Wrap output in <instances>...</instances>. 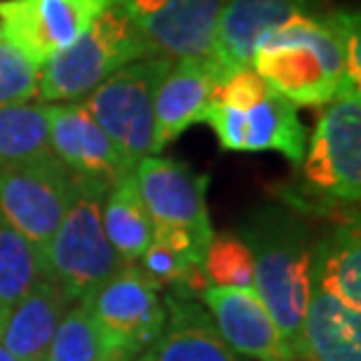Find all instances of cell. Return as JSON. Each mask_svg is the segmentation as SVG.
<instances>
[{
  "instance_id": "obj_6",
  "label": "cell",
  "mask_w": 361,
  "mask_h": 361,
  "mask_svg": "<svg viewBox=\"0 0 361 361\" xmlns=\"http://www.w3.org/2000/svg\"><path fill=\"white\" fill-rule=\"evenodd\" d=\"M160 288L129 263L85 300L97 329L99 361H134L155 343L167 322Z\"/></svg>"
},
{
  "instance_id": "obj_8",
  "label": "cell",
  "mask_w": 361,
  "mask_h": 361,
  "mask_svg": "<svg viewBox=\"0 0 361 361\" xmlns=\"http://www.w3.org/2000/svg\"><path fill=\"white\" fill-rule=\"evenodd\" d=\"M80 176L56 160L0 167V219L45 254L73 204Z\"/></svg>"
},
{
  "instance_id": "obj_17",
  "label": "cell",
  "mask_w": 361,
  "mask_h": 361,
  "mask_svg": "<svg viewBox=\"0 0 361 361\" xmlns=\"http://www.w3.org/2000/svg\"><path fill=\"white\" fill-rule=\"evenodd\" d=\"M167 322L155 343L134 361H242L214 326L209 310L190 298H164Z\"/></svg>"
},
{
  "instance_id": "obj_4",
  "label": "cell",
  "mask_w": 361,
  "mask_h": 361,
  "mask_svg": "<svg viewBox=\"0 0 361 361\" xmlns=\"http://www.w3.org/2000/svg\"><path fill=\"white\" fill-rule=\"evenodd\" d=\"M108 185L80 178L61 226L45 249L47 272L71 302L87 300L101 284L118 274L127 261L111 247L101 223V202Z\"/></svg>"
},
{
  "instance_id": "obj_14",
  "label": "cell",
  "mask_w": 361,
  "mask_h": 361,
  "mask_svg": "<svg viewBox=\"0 0 361 361\" xmlns=\"http://www.w3.org/2000/svg\"><path fill=\"white\" fill-rule=\"evenodd\" d=\"M47 115L52 155L75 176L111 188L115 180L132 174L82 101L47 104Z\"/></svg>"
},
{
  "instance_id": "obj_25",
  "label": "cell",
  "mask_w": 361,
  "mask_h": 361,
  "mask_svg": "<svg viewBox=\"0 0 361 361\" xmlns=\"http://www.w3.org/2000/svg\"><path fill=\"white\" fill-rule=\"evenodd\" d=\"M47 361H99V341L87 302L68 307L49 345Z\"/></svg>"
},
{
  "instance_id": "obj_30",
  "label": "cell",
  "mask_w": 361,
  "mask_h": 361,
  "mask_svg": "<svg viewBox=\"0 0 361 361\" xmlns=\"http://www.w3.org/2000/svg\"><path fill=\"white\" fill-rule=\"evenodd\" d=\"M0 38H3V33H0Z\"/></svg>"
},
{
  "instance_id": "obj_3",
  "label": "cell",
  "mask_w": 361,
  "mask_h": 361,
  "mask_svg": "<svg viewBox=\"0 0 361 361\" xmlns=\"http://www.w3.org/2000/svg\"><path fill=\"white\" fill-rule=\"evenodd\" d=\"M155 54L127 12L111 3L80 38L42 66L38 97L47 104L82 101L127 63Z\"/></svg>"
},
{
  "instance_id": "obj_15",
  "label": "cell",
  "mask_w": 361,
  "mask_h": 361,
  "mask_svg": "<svg viewBox=\"0 0 361 361\" xmlns=\"http://www.w3.org/2000/svg\"><path fill=\"white\" fill-rule=\"evenodd\" d=\"M219 85V73L209 56L171 63L155 92L153 155H160L188 127L200 122L209 94Z\"/></svg>"
},
{
  "instance_id": "obj_16",
  "label": "cell",
  "mask_w": 361,
  "mask_h": 361,
  "mask_svg": "<svg viewBox=\"0 0 361 361\" xmlns=\"http://www.w3.org/2000/svg\"><path fill=\"white\" fill-rule=\"evenodd\" d=\"M68 307V295L47 274L0 317V345L19 361H47L49 345Z\"/></svg>"
},
{
  "instance_id": "obj_1",
  "label": "cell",
  "mask_w": 361,
  "mask_h": 361,
  "mask_svg": "<svg viewBox=\"0 0 361 361\" xmlns=\"http://www.w3.org/2000/svg\"><path fill=\"white\" fill-rule=\"evenodd\" d=\"M359 14L329 10L302 14L277 26L258 42L251 68L293 106H324L345 85V38Z\"/></svg>"
},
{
  "instance_id": "obj_9",
  "label": "cell",
  "mask_w": 361,
  "mask_h": 361,
  "mask_svg": "<svg viewBox=\"0 0 361 361\" xmlns=\"http://www.w3.org/2000/svg\"><path fill=\"white\" fill-rule=\"evenodd\" d=\"M113 0H0V33L35 66L66 49Z\"/></svg>"
},
{
  "instance_id": "obj_19",
  "label": "cell",
  "mask_w": 361,
  "mask_h": 361,
  "mask_svg": "<svg viewBox=\"0 0 361 361\" xmlns=\"http://www.w3.org/2000/svg\"><path fill=\"white\" fill-rule=\"evenodd\" d=\"M244 153L274 150L291 164L302 162L307 134L288 99L270 90L254 108L244 111Z\"/></svg>"
},
{
  "instance_id": "obj_22",
  "label": "cell",
  "mask_w": 361,
  "mask_h": 361,
  "mask_svg": "<svg viewBox=\"0 0 361 361\" xmlns=\"http://www.w3.org/2000/svg\"><path fill=\"white\" fill-rule=\"evenodd\" d=\"M45 157H52L47 104L24 101L0 106V167L38 162Z\"/></svg>"
},
{
  "instance_id": "obj_21",
  "label": "cell",
  "mask_w": 361,
  "mask_h": 361,
  "mask_svg": "<svg viewBox=\"0 0 361 361\" xmlns=\"http://www.w3.org/2000/svg\"><path fill=\"white\" fill-rule=\"evenodd\" d=\"M101 223L108 242L122 261H139L143 251L150 247L155 223L143 204L134 174L122 176L108 188L101 202Z\"/></svg>"
},
{
  "instance_id": "obj_18",
  "label": "cell",
  "mask_w": 361,
  "mask_h": 361,
  "mask_svg": "<svg viewBox=\"0 0 361 361\" xmlns=\"http://www.w3.org/2000/svg\"><path fill=\"white\" fill-rule=\"evenodd\" d=\"M302 359L361 361V312L312 281L302 324Z\"/></svg>"
},
{
  "instance_id": "obj_20",
  "label": "cell",
  "mask_w": 361,
  "mask_h": 361,
  "mask_svg": "<svg viewBox=\"0 0 361 361\" xmlns=\"http://www.w3.org/2000/svg\"><path fill=\"white\" fill-rule=\"evenodd\" d=\"M312 281L361 312V244L357 223H345L312 247Z\"/></svg>"
},
{
  "instance_id": "obj_28",
  "label": "cell",
  "mask_w": 361,
  "mask_h": 361,
  "mask_svg": "<svg viewBox=\"0 0 361 361\" xmlns=\"http://www.w3.org/2000/svg\"><path fill=\"white\" fill-rule=\"evenodd\" d=\"M200 122H204V125L214 129L223 150L244 153V125H247L244 111L221 104H207L200 115Z\"/></svg>"
},
{
  "instance_id": "obj_7",
  "label": "cell",
  "mask_w": 361,
  "mask_h": 361,
  "mask_svg": "<svg viewBox=\"0 0 361 361\" xmlns=\"http://www.w3.org/2000/svg\"><path fill=\"white\" fill-rule=\"evenodd\" d=\"M300 164L310 190L331 202L357 204L361 195V90L329 101Z\"/></svg>"
},
{
  "instance_id": "obj_13",
  "label": "cell",
  "mask_w": 361,
  "mask_h": 361,
  "mask_svg": "<svg viewBox=\"0 0 361 361\" xmlns=\"http://www.w3.org/2000/svg\"><path fill=\"white\" fill-rule=\"evenodd\" d=\"M216 331L235 355L251 361H293L270 310L254 286H207L200 293Z\"/></svg>"
},
{
  "instance_id": "obj_27",
  "label": "cell",
  "mask_w": 361,
  "mask_h": 361,
  "mask_svg": "<svg viewBox=\"0 0 361 361\" xmlns=\"http://www.w3.org/2000/svg\"><path fill=\"white\" fill-rule=\"evenodd\" d=\"M270 92V85L256 73L254 68H240L230 73L226 80H221L209 94V104H221L237 108V111H249Z\"/></svg>"
},
{
  "instance_id": "obj_11",
  "label": "cell",
  "mask_w": 361,
  "mask_h": 361,
  "mask_svg": "<svg viewBox=\"0 0 361 361\" xmlns=\"http://www.w3.org/2000/svg\"><path fill=\"white\" fill-rule=\"evenodd\" d=\"M132 174L155 226L188 228L207 244L212 242L214 230L207 209V176H200L188 164L162 155H146Z\"/></svg>"
},
{
  "instance_id": "obj_29",
  "label": "cell",
  "mask_w": 361,
  "mask_h": 361,
  "mask_svg": "<svg viewBox=\"0 0 361 361\" xmlns=\"http://www.w3.org/2000/svg\"><path fill=\"white\" fill-rule=\"evenodd\" d=\"M0 361H19L17 357L12 355V352H7L3 345H0Z\"/></svg>"
},
{
  "instance_id": "obj_2",
  "label": "cell",
  "mask_w": 361,
  "mask_h": 361,
  "mask_svg": "<svg viewBox=\"0 0 361 361\" xmlns=\"http://www.w3.org/2000/svg\"><path fill=\"white\" fill-rule=\"evenodd\" d=\"M254 256V288L270 310L281 338L302 359V324L312 288V247L307 228L284 207H261L242 226Z\"/></svg>"
},
{
  "instance_id": "obj_31",
  "label": "cell",
  "mask_w": 361,
  "mask_h": 361,
  "mask_svg": "<svg viewBox=\"0 0 361 361\" xmlns=\"http://www.w3.org/2000/svg\"><path fill=\"white\" fill-rule=\"evenodd\" d=\"M0 317H3V314H0Z\"/></svg>"
},
{
  "instance_id": "obj_10",
  "label": "cell",
  "mask_w": 361,
  "mask_h": 361,
  "mask_svg": "<svg viewBox=\"0 0 361 361\" xmlns=\"http://www.w3.org/2000/svg\"><path fill=\"white\" fill-rule=\"evenodd\" d=\"M127 12L157 54L200 59L214 49L216 21L226 0H113Z\"/></svg>"
},
{
  "instance_id": "obj_24",
  "label": "cell",
  "mask_w": 361,
  "mask_h": 361,
  "mask_svg": "<svg viewBox=\"0 0 361 361\" xmlns=\"http://www.w3.org/2000/svg\"><path fill=\"white\" fill-rule=\"evenodd\" d=\"M202 270L214 286H254V256L240 235H214L204 251Z\"/></svg>"
},
{
  "instance_id": "obj_23",
  "label": "cell",
  "mask_w": 361,
  "mask_h": 361,
  "mask_svg": "<svg viewBox=\"0 0 361 361\" xmlns=\"http://www.w3.org/2000/svg\"><path fill=\"white\" fill-rule=\"evenodd\" d=\"M47 274L45 254L0 219V314L17 305Z\"/></svg>"
},
{
  "instance_id": "obj_5",
  "label": "cell",
  "mask_w": 361,
  "mask_h": 361,
  "mask_svg": "<svg viewBox=\"0 0 361 361\" xmlns=\"http://www.w3.org/2000/svg\"><path fill=\"white\" fill-rule=\"evenodd\" d=\"M171 63L174 59L164 54L132 61L82 99L129 171L146 155H153L155 92Z\"/></svg>"
},
{
  "instance_id": "obj_12",
  "label": "cell",
  "mask_w": 361,
  "mask_h": 361,
  "mask_svg": "<svg viewBox=\"0 0 361 361\" xmlns=\"http://www.w3.org/2000/svg\"><path fill=\"white\" fill-rule=\"evenodd\" d=\"M326 0H226L219 12L214 49L209 59L219 82L230 73L251 66L254 52L265 35L288 19L322 14Z\"/></svg>"
},
{
  "instance_id": "obj_26",
  "label": "cell",
  "mask_w": 361,
  "mask_h": 361,
  "mask_svg": "<svg viewBox=\"0 0 361 361\" xmlns=\"http://www.w3.org/2000/svg\"><path fill=\"white\" fill-rule=\"evenodd\" d=\"M42 68L26 59L12 42L0 38V106L24 104L38 97Z\"/></svg>"
}]
</instances>
